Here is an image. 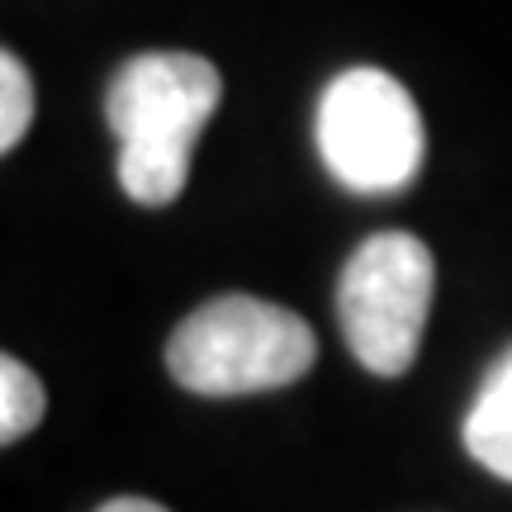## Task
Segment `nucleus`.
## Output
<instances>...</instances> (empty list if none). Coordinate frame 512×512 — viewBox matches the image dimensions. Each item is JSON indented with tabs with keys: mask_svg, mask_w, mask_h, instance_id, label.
Here are the masks:
<instances>
[{
	"mask_svg": "<svg viewBox=\"0 0 512 512\" xmlns=\"http://www.w3.org/2000/svg\"><path fill=\"white\" fill-rule=\"evenodd\" d=\"M219 67L195 53H143L119 67L105 119L119 138V185L133 204L162 209L181 200L190 157L219 110Z\"/></svg>",
	"mask_w": 512,
	"mask_h": 512,
	"instance_id": "obj_1",
	"label": "nucleus"
},
{
	"mask_svg": "<svg viewBox=\"0 0 512 512\" xmlns=\"http://www.w3.org/2000/svg\"><path fill=\"white\" fill-rule=\"evenodd\" d=\"M318 337L294 309L256 294H219L185 318L166 342V370L190 394L238 399L285 389L309 375Z\"/></svg>",
	"mask_w": 512,
	"mask_h": 512,
	"instance_id": "obj_2",
	"label": "nucleus"
},
{
	"mask_svg": "<svg viewBox=\"0 0 512 512\" xmlns=\"http://www.w3.org/2000/svg\"><path fill=\"white\" fill-rule=\"evenodd\" d=\"M432 290L437 261L413 233H375L351 252L337 280V323L370 375L394 380L418 361Z\"/></svg>",
	"mask_w": 512,
	"mask_h": 512,
	"instance_id": "obj_3",
	"label": "nucleus"
},
{
	"mask_svg": "<svg viewBox=\"0 0 512 512\" xmlns=\"http://www.w3.org/2000/svg\"><path fill=\"white\" fill-rule=\"evenodd\" d=\"M422 114L399 76L351 67L318 100V152L332 181L356 195H389L418 176Z\"/></svg>",
	"mask_w": 512,
	"mask_h": 512,
	"instance_id": "obj_4",
	"label": "nucleus"
},
{
	"mask_svg": "<svg viewBox=\"0 0 512 512\" xmlns=\"http://www.w3.org/2000/svg\"><path fill=\"white\" fill-rule=\"evenodd\" d=\"M465 451L498 479H512V347L498 356L465 413Z\"/></svg>",
	"mask_w": 512,
	"mask_h": 512,
	"instance_id": "obj_5",
	"label": "nucleus"
},
{
	"mask_svg": "<svg viewBox=\"0 0 512 512\" xmlns=\"http://www.w3.org/2000/svg\"><path fill=\"white\" fill-rule=\"evenodd\" d=\"M43 408H48V394H43L38 375L24 361L5 356L0 361V441L15 446L19 437H29L43 418Z\"/></svg>",
	"mask_w": 512,
	"mask_h": 512,
	"instance_id": "obj_6",
	"label": "nucleus"
},
{
	"mask_svg": "<svg viewBox=\"0 0 512 512\" xmlns=\"http://www.w3.org/2000/svg\"><path fill=\"white\" fill-rule=\"evenodd\" d=\"M34 119V81L15 53H0V152H15Z\"/></svg>",
	"mask_w": 512,
	"mask_h": 512,
	"instance_id": "obj_7",
	"label": "nucleus"
},
{
	"mask_svg": "<svg viewBox=\"0 0 512 512\" xmlns=\"http://www.w3.org/2000/svg\"><path fill=\"white\" fill-rule=\"evenodd\" d=\"M95 512H166V508H162V503H152V498L124 494V498H110V503H100Z\"/></svg>",
	"mask_w": 512,
	"mask_h": 512,
	"instance_id": "obj_8",
	"label": "nucleus"
}]
</instances>
